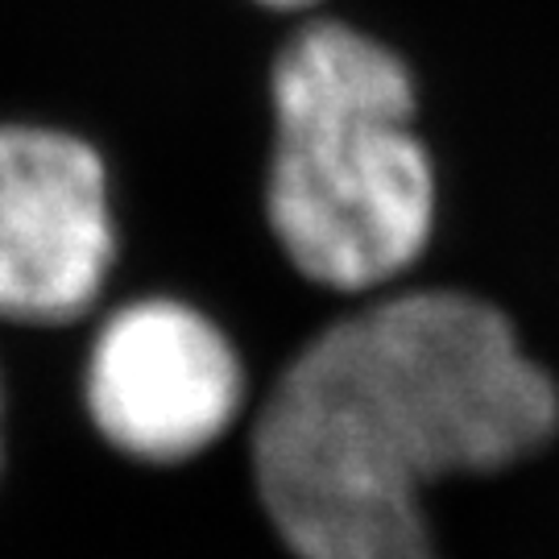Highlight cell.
<instances>
[{"label": "cell", "mask_w": 559, "mask_h": 559, "mask_svg": "<svg viewBox=\"0 0 559 559\" xmlns=\"http://www.w3.org/2000/svg\"><path fill=\"white\" fill-rule=\"evenodd\" d=\"M556 381L489 302L419 290L332 323L282 373L253 473L299 559H436L423 489L556 436Z\"/></svg>", "instance_id": "cell-1"}, {"label": "cell", "mask_w": 559, "mask_h": 559, "mask_svg": "<svg viewBox=\"0 0 559 559\" xmlns=\"http://www.w3.org/2000/svg\"><path fill=\"white\" fill-rule=\"evenodd\" d=\"M411 117V71L381 41L340 21L286 41L274 67L270 224L307 278L369 290L423 253L436 179Z\"/></svg>", "instance_id": "cell-2"}, {"label": "cell", "mask_w": 559, "mask_h": 559, "mask_svg": "<svg viewBox=\"0 0 559 559\" xmlns=\"http://www.w3.org/2000/svg\"><path fill=\"white\" fill-rule=\"evenodd\" d=\"M112 265L108 179L87 141L0 124V316L67 323Z\"/></svg>", "instance_id": "cell-4"}, {"label": "cell", "mask_w": 559, "mask_h": 559, "mask_svg": "<svg viewBox=\"0 0 559 559\" xmlns=\"http://www.w3.org/2000/svg\"><path fill=\"white\" fill-rule=\"evenodd\" d=\"M261 4H270V9H302V4H311V0H261Z\"/></svg>", "instance_id": "cell-5"}, {"label": "cell", "mask_w": 559, "mask_h": 559, "mask_svg": "<svg viewBox=\"0 0 559 559\" xmlns=\"http://www.w3.org/2000/svg\"><path fill=\"white\" fill-rule=\"evenodd\" d=\"M245 373L216 323L170 299L104 323L87 365V411L108 443L150 464L212 448L237 419Z\"/></svg>", "instance_id": "cell-3"}]
</instances>
